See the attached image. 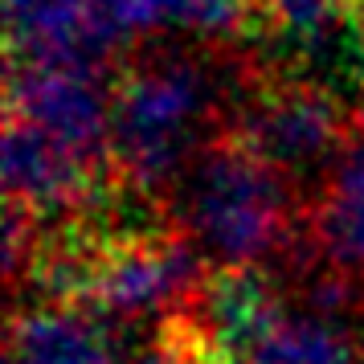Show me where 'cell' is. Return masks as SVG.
I'll return each mask as SVG.
<instances>
[{
  "label": "cell",
  "mask_w": 364,
  "mask_h": 364,
  "mask_svg": "<svg viewBox=\"0 0 364 364\" xmlns=\"http://www.w3.org/2000/svg\"><path fill=\"white\" fill-rule=\"evenodd\" d=\"M181 213L209 258L250 266L282 242L287 188L279 168L250 148H213L188 168L181 188Z\"/></svg>",
  "instance_id": "cell-1"
},
{
  "label": "cell",
  "mask_w": 364,
  "mask_h": 364,
  "mask_svg": "<svg viewBox=\"0 0 364 364\" xmlns=\"http://www.w3.org/2000/svg\"><path fill=\"white\" fill-rule=\"evenodd\" d=\"M209 99L213 78L188 58L156 62L119 90L111 107V148L139 188L164 184L181 172Z\"/></svg>",
  "instance_id": "cell-2"
},
{
  "label": "cell",
  "mask_w": 364,
  "mask_h": 364,
  "mask_svg": "<svg viewBox=\"0 0 364 364\" xmlns=\"http://www.w3.org/2000/svg\"><path fill=\"white\" fill-rule=\"evenodd\" d=\"M13 119L53 135L58 144L74 148L78 156H95L111 144V107L99 78V62H21L13 70Z\"/></svg>",
  "instance_id": "cell-3"
},
{
  "label": "cell",
  "mask_w": 364,
  "mask_h": 364,
  "mask_svg": "<svg viewBox=\"0 0 364 364\" xmlns=\"http://www.w3.org/2000/svg\"><path fill=\"white\" fill-rule=\"evenodd\" d=\"M246 148L258 151L266 164L299 172L319 164L340 135V111L336 102L315 86H282L274 95H262L242 119Z\"/></svg>",
  "instance_id": "cell-4"
},
{
  "label": "cell",
  "mask_w": 364,
  "mask_h": 364,
  "mask_svg": "<svg viewBox=\"0 0 364 364\" xmlns=\"http://www.w3.org/2000/svg\"><path fill=\"white\" fill-rule=\"evenodd\" d=\"M193 282H197V258L188 246L139 242L102 258L82 299H90V307L102 319H135V315L160 311Z\"/></svg>",
  "instance_id": "cell-5"
},
{
  "label": "cell",
  "mask_w": 364,
  "mask_h": 364,
  "mask_svg": "<svg viewBox=\"0 0 364 364\" xmlns=\"http://www.w3.org/2000/svg\"><path fill=\"white\" fill-rule=\"evenodd\" d=\"M86 156L58 144L53 135L29 127L25 119H9L4 132V184L13 200L29 209H62L82 197Z\"/></svg>",
  "instance_id": "cell-6"
},
{
  "label": "cell",
  "mask_w": 364,
  "mask_h": 364,
  "mask_svg": "<svg viewBox=\"0 0 364 364\" xmlns=\"http://www.w3.org/2000/svg\"><path fill=\"white\" fill-rule=\"evenodd\" d=\"M246 17V0H90V25L102 46L135 33L181 25L200 37H221Z\"/></svg>",
  "instance_id": "cell-7"
},
{
  "label": "cell",
  "mask_w": 364,
  "mask_h": 364,
  "mask_svg": "<svg viewBox=\"0 0 364 364\" xmlns=\"http://www.w3.org/2000/svg\"><path fill=\"white\" fill-rule=\"evenodd\" d=\"M9 364H119V356L95 315L58 303L17 319L9 340Z\"/></svg>",
  "instance_id": "cell-8"
},
{
  "label": "cell",
  "mask_w": 364,
  "mask_h": 364,
  "mask_svg": "<svg viewBox=\"0 0 364 364\" xmlns=\"http://www.w3.org/2000/svg\"><path fill=\"white\" fill-rule=\"evenodd\" d=\"M9 33L21 62H99L107 50L90 25V0H9Z\"/></svg>",
  "instance_id": "cell-9"
},
{
  "label": "cell",
  "mask_w": 364,
  "mask_h": 364,
  "mask_svg": "<svg viewBox=\"0 0 364 364\" xmlns=\"http://www.w3.org/2000/svg\"><path fill=\"white\" fill-rule=\"evenodd\" d=\"M209 328H213L217 348L237 360L266 328H274L282 319L279 311V299L270 295V287L262 279H254L246 266H237L233 274H221L209 291Z\"/></svg>",
  "instance_id": "cell-10"
},
{
  "label": "cell",
  "mask_w": 364,
  "mask_h": 364,
  "mask_svg": "<svg viewBox=\"0 0 364 364\" xmlns=\"http://www.w3.org/2000/svg\"><path fill=\"white\" fill-rule=\"evenodd\" d=\"M233 364H360V352L336 328V319H323V315L287 319L282 315Z\"/></svg>",
  "instance_id": "cell-11"
},
{
  "label": "cell",
  "mask_w": 364,
  "mask_h": 364,
  "mask_svg": "<svg viewBox=\"0 0 364 364\" xmlns=\"http://www.w3.org/2000/svg\"><path fill=\"white\" fill-rule=\"evenodd\" d=\"M319 242L331 262L364 266V144L336 164L331 193L319 213Z\"/></svg>",
  "instance_id": "cell-12"
},
{
  "label": "cell",
  "mask_w": 364,
  "mask_h": 364,
  "mask_svg": "<svg viewBox=\"0 0 364 364\" xmlns=\"http://www.w3.org/2000/svg\"><path fill=\"white\" fill-rule=\"evenodd\" d=\"M270 13L295 41L319 46L336 25V0H270Z\"/></svg>",
  "instance_id": "cell-13"
}]
</instances>
